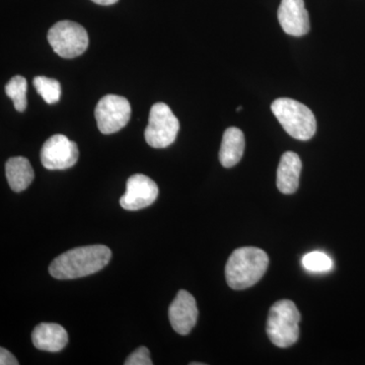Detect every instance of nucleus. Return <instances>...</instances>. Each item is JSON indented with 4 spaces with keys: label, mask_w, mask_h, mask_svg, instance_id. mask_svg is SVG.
I'll list each match as a JSON object with an SVG mask.
<instances>
[{
    "label": "nucleus",
    "mask_w": 365,
    "mask_h": 365,
    "mask_svg": "<svg viewBox=\"0 0 365 365\" xmlns=\"http://www.w3.org/2000/svg\"><path fill=\"white\" fill-rule=\"evenodd\" d=\"M278 21L283 31L294 37L307 35L311 28L304 0H281Z\"/></svg>",
    "instance_id": "11"
},
{
    "label": "nucleus",
    "mask_w": 365,
    "mask_h": 365,
    "mask_svg": "<svg viewBox=\"0 0 365 365\" xmlns=\"http://www.w3.org/2000/svg\"><path fill=\"white\" fill-rule=\"evenodd\" d=\"M6 175L9 187L18 193L25 191L35 177L32 165L24 157L9 158L6 165Z\"/></svg>",
    "instance_id": "15"
},
{
    "label": "nucleus",
    "mask_w": 365,
    "mask_h": 365,
    "mask_svg": "<svg viewBox=\"0 0 365 365\" xmlns=\"http://www.w3.org/2000/svg\"><path fill=\"white\" fill-rule=\"evenodd\" d=\"M179 120L165 103L151 107L148 125L144 132L146 143L153 148H165L176 140Z\"/></svg>",
    "instance_id": "6"
},
{
    "label": "nucleus",
    "mask_w": 365,
    "mask_h": 365,
    "mask_svg": "<svg viewBox=\"0 0 365 365\" xmlns=\"http://www.w3.org/2000/svg\"><path fill=\"white\" fill-rule=\"evenodd\" d=\"M198 307L193 295L180 290L169 307V319L173 329L180 335H188L198 319Z\"/></svg>",
    "instance_id": "10"
},
{
    "label": "nucleus",
    "mask_w": 365,
    "mask_h": 365,
    "mask_svg": "<svg viewBox=\"0 0 365 365\" xmlns=\"http://www.w3.org/2000/svg\"><path fill=\"white\" fill-rule=\"evenodd\" d=\"M78 148L66 135L56 134L48 139L41 150V162L46 169L67 170L78 160Z\"/></svg>",
    "instance_id": "8"
},
{
    "label": "nucleus",
    "mask_w": 365,
    "mask_h": 365,
    "mask_svg": "<svg viewBox=\"0 0 365 365\" xmlns=\"http://www.w3.org/2000/svg\"><path fill=\"white\" fill-rule=\"evenodd\" d=\"M237 111H242V107H237Z\"/></svg>",
    "instance_id": "22"
},
{
    "label": "nucleus",
    "mask_w": 365,
    "mask_h": 365,
    "mask_svg": "<svg viewBox=\"0 0 365 365\" xmlns=\"http://www.w3.org/2000/svg\"><path fill=\"white\" fill-rule=\"evenodd\" d=\"M157 182L143 174L133 175L126 185V193L120 199V205L129 211L140 210L148 207L157 200Z\"/></svg>",
    "instance_id": "9"
},
{
    "label": "nucleus",
    "mask_w": 365,
    "mask_h": 365,
    "mask_svg": "<svg viewBox=\"0 0 365 365\" xmlns=\"http://www.w3.org/2000/svg\"><path fill=\"white\" fill-rule=\"evenodd\" d=\"M302 265L311 272H326L333 268V261L322 252H312L304 257Z\"/></svg>",
    "instance_id": "18"
},
{
    "label": "nucleus",
    "mask_w": 365,
    "mask_h": 365,
    "mask_svg": "<svg viewBox=\"0 0 365 365\" xmlns=\"http://www.w3.org/2000/svg\"><path fill=\"white\" fill-rule=\"evenodd\" d=\"M271 110L287 133L297 140H309L316 134V118L306 105L292 98H280L274 101Z\"/></svg>",
    "instance_id": "3"
},
{
    "label": "nucleus",
    "mask_w": 365,
    "mask_h": 365,
    "mask_svg": "<svg viewBox=\"0 0 365 365\" xmlns=\"http://www.w3.org/2000/svg\"><path fill=\"white\" fill-rule=\"evenodd\" d=\"M269 265L268 255L255 247L235 250L225 266L228 287L244 290L254 287L265 275Z\"/></svg>",
    "instance_id": "2"
},
{
    "label": "nucleus",
    "mask_w": 365,
    "mask_h": 365,
    "mask_svg": "<svg viewBox=\"0 0 365 365\" xmlns=\"http://www.w3.org/2000/svg\"><path fill=\"white\" fill-rule=\"evenodd\" d=\"M33 83L37 93L47 104L53 105L59 102L61 98V86L58 81L46 76H37L34 78Z\"/></svg>",
    "instance_id": "17"
},
{
    "label": "nucleus",
    "mask_w": 365,
    "mask_h": 365,
    "mask_svg": "<svg viewBox=\"0 0 365 365\" xmlns=\"http://www.w3.org/2000/svg\"><path fill=\"white\" fill-rule=\"evenodd\" d=\"M26 90H28L26 79L21 76H14L6 86V96L13 100L14 108L18 112L25 111L28 106Z\"/></svg>",
    "instance_id": "16"
},
{
    "label": "nucleus",
    "mask_w": 365,
    "mask_h": 365,
    "mask_svg": "<svg viewBox=\"0 0 365 365\" xmlns=\"http://www.w3.org/2000/svg\"><path fill=\"white\" fill-rule=\"evenodd\" d=\"M48 42L60 57L76 58L86 51L88 36L86 29L71 21H61L50 29Z\"/></svg>",
    "instance_id": "5"
},
{
    "label": "nucleus",
    "mask_w": 365,
    "mask_h": 365,
    "mask_svg": "<svg viewBox=\"0 0 365 365\" xmlns=\"http://www.w3.org/2000/svg\"><path fill=\"white\" fill-rule=\"evenodd\" d=\"M95 4H100V6H112L116 4L119 0H91Z\"/></svg>",
    "instance_id": "21"
},
{
    "label": "nucleus",
    "mask_w": 365,
    "mask_h": 365,
    "mask_svg": "<svg viewBox=\"0 0 365 365\" xmlns=\"http://www.w3.org/2000/svg\"><path fill=\"white\" fill-rule=\"evenodd\" d=\"M111 258V250L103 245L78 247L56 257L50 265V275L60 280L86 277L102 270Z\"/></svg>",
    "instance_id": "1"
},
{
    "label": "nucleus",
    "mask_w": 365,
    "mask_h": 365,
    "mask_svg": "<svg viewBox=\"0 0 365 365\" xmlns=\"http://www.w3.org/2000/svg\"><path fill=\"white\" fill-rule=\"evenodd\" d=\"M302 160L292 151H287L281 157L277 170V188L281 193L294 194L299 189Z\"/></svg>",
    "instance_id": "13"
},
{
    "label": "nucleus",
    "mask_w": 365,
    "mask_h": 365,
    "mask_svg": "<svg viewBox=\"0 0 365 365\" xmlns=\"http://www.w3.org/2000/svg\"><path fill=\"white\" fill-rule=\"evenodd\" d=\"M150 352L148 348L139 347L135 351L132 352L129 355L128 359L124 362L125 365H153V362L151 361Z\"/></svg>",
    "instance_id": "19"
},
{
    "label": "nucleus",
    "mask_w": 365,
    "mask_h": 365,
    "mask_svg": "<svg viewBox=\"0 0 365 365\" xmlns=\"http://www.w3.org/2000/svg\"><path fill=\"white\" fill-rule=\"evenodd\" d=\"M0 364L1 365H18L19 361L6 348H0Z\"/></svg>",
    "instance_id": "20"
},
{
    "label": "nucleus",
    "mask_w": 365,
    "mask_h": 365,
    "mask_svg": "<svg viewBox=\"0 0 365 365\" xmlns=\"http://www.w3.org/2000/svg\"><path fill=\"white\" fill-rule=\"evenodd\" d=\"M33 344L37 349L59 352L68 343V334L63 327L54 323H41L34 329Z\"/></svg>",
    "instance_id": "12"
},
{
    "label": "nucleus",
    "mask_w": 365,
    "mask_h": 365,
    "mask_svg": "<svg viewBox=\"0 0 365 365\" xmlns=\"http://www.w3.org/2000/svg\"><path fill=\"white\" fill-rule=\"evenodd\" d=\"M95 116L98 130L103 134L116 133L123 129L130 120V103L121 96H105L98 101Z\"/></svg>",
    "instance_id": "7"
},
{
    "label": "nucleus",
    "mask_w": 365,
    "mask_h": 365,
    "mask_svg": "<svg viewBox=\"0 0 365 365\" xmlns=\"http://www.w3.org/2000/svg\"><path fill=\"white\" fill-rule=\"evenodd\" d=\"M300 314L294 302L283 299L275 302L269 312L266 332L274 345L287 348L299 337Z\"/></svg>",
    "instance_id": "4"
},
{
    "label": "nucleus",
    "mask_w": 365,
    "mask_h": 365,
    "mask_svg": "<svg viewBox=\"0 0 365 365\" xmlns=\"http://www.w3.org/2000/svg\"><path fill=\"white\" fill-rule=\"evenodd\" d=\"M245 150V136L242 130L230 127L223 133L220 150V163L225 168H232L242 160Z\"/></svg>",
    "instance_id": "14"
}]
</instances>
